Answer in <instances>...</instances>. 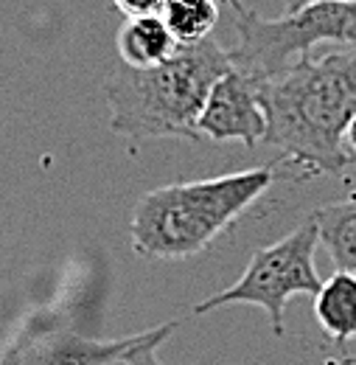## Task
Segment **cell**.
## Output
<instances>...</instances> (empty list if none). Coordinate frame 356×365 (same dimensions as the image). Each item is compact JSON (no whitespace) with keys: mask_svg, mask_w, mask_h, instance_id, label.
<instances>
[{"mask_svg":"<svg viewBox=\"0 0 356 365\" xmlns=\"http://www.w3.org/2000/svg\"><path fill=\"white\" fill-rule=\"evenodd\" d=\"M267 135L303 178L337 175L351 163L345 133L356 113V46L300 56L261 85Z\"/></svg>","mask_w":356,"mask_h":365,"instance_id":"obj_1","label":"cell"},{"mask_svg":"<svg viewBox=\"0 0 356 365\" xmlns=\"http://www.w3.org/2000/svg\"><path fill=\"white\" fill-rule=\"evenodd\" d=\"M275 180L272 166L146 191L130 217V245L140 259L182 262L205 253L241 220Z\"/></svg>","mask_w":356,"mask_h":365,"instance_id":"obj_2","label":"cell"},{"mask_svg":"<svg viewBox=\"0 0 356 365\" xmlns=\"http://www.w3.org/2000/svg\"><path fill=\"white\" fill-rule=\"evenodd\" d=\"M230 65V51L214 37L179 46L172 59L146 71L118 65L104 79L110 130L127 140H199L197 118Z\"/></svg>","mask_w":356,"mask_h":365,"instance_id":"obj_3","label":"cell"},{"mask_svg":"<svg viewBox=\"0 0 356 365\" xmlns=\"http://www.w3.org/2000/svg\"><path fill=\"white\" fill-rule=\"evenodd\" d=\"M239 43L230 51L233 68L267 82L320 43L356 46V3H314L300 11L264 20L244 3L233 6Z\"/></svg>","mask_w":356,"mask_h":365,"instance_id":"obj_4","label":"cell"},{"mask_svg":"<svg viewBox=\"0 0 356 365\" xmlns=\"http://www.w3.org/2000/svg\"><path fill=\"white\" fill-rule=\"evenodd\" d=\"M317 245H320V228L314 217H309L303 225H298L283 239L256 250L241 278L222 292L199 301L194 307V315H208L214 309L233 307V304L258 307L267 312L272 331L283 337L286 304L295 295H314L323 284V278L317 275V264H314Z\"/></svg>","mask_w":356,"mask_h":365,"instance_id":"obj_5","label":"cell"},{"mask_svg":"<svg viewBox=\"0 0 356 365\" xmlns=\"http://www.w3.org/2000/svg\"><path fill=\"white\" fill-rule=\"evenodd\" d=\"M261 79L233 68L211 88V96L197 118V135L214 143H244L258 146L267 135V113L261 98Z\"/></svg>","mask_w":356,"mask_h":365,"instance_id":"obj_6","label":"cell"},{"mask_svg":"<svg viewBox=\"0 0 356 365\" xmlns=\"http://www.w3.org/2000/svg\"><path fill=\"white\" fill-rule=\"evenodd\" d=\"M177 320H169L157 329L137 331L118 340H90L79 334H59L53 340L43 343L34 354L31 365H115L127 363L140 349H157L166 343L169 334H174Z\"/></svg>","mask_w":356,"mask_h":365,"instance_id":"obj_7","label":"cell"},{"mask_svg":"<svg viewBox=\"0 0 356 365\" xmlns=\"http://www.w3.org/2000/svg\"><path fill=\"white\" fill-rule=\"evenodd\" d=\"M115 48L121 56V65L135 68V71H146L155 65H163L166 59H172L177 53L179 43L174 34L169 31V26L163 23L160 14H149V17H130L124 20V26L118 29Z\"/></svg>","mask_w":356,"mask_h":365,"instance_id":"obj_8","label":"cell"},{"mask_svg":"<svg viewBox=\"0 0 356 365\" xmlns=\"http://www.w3.org/2000/svg\"><path fill=\"white\" fill-rule=\"evenodd\" d=\"M314 315L331 343L345 346L356 337V275L337 270L314 292Z\"/></svg>","mask_w":356,"mask_h":365,"instance_id":"obj_9","label":"cell"},{"mask_svg":"<svg viewBox=\"0 0 356 365\" xmlns=\"http://www.w3.org/2000/svg\"><path fill=\"white\" fill-rule=\"evenodd\" d=\"M312 217L320 228V242L328 247L337 270L356 275V194L342 202L317 208Z\"/></svg>","mask_w":356,"mask_h":365,"instance_id":"obj_10","label":"cell"},{"mask_svg":"<svg viewBox=\"0 0 356 365\" xmlns=\"http://www.w3.org/2000/svg\"><path fill=\"white\" fill-rule=\"evenodd\" d=\"M219 0H166L160 17L179 46H194L214 34L219 23Z\"/></svg>","mask_w":356,"mask_h":365,"instance_id":"obj_11","label":"cell"},{"mask_svg":"<svg viewBox=\"0 0 356 365\" xmlns=\"http://www.w3.org/2000/svg\"><path fill=\"white\" fill-rule=\"evenodd\" d=\"M112 6L124 14V20L130 17H149V14H163L166 0H112Z\"/></svg>","mask_w":356,"mask_h":365,"instance_id":"obj_12","label":"cell"},{"mask_svg":"<svg viewBox=\"0 0 356 365\" xmlns=\"http://www.w3.org/2000/svg\"><path fill=\"white\" fill-rule=\"evenodd\" d=\"M127 365H163V360L157 357V349H140L127 360Z\"/></svg>","mask_w":356,"mask_h":365,"instance_id":"obj_13","label":"cell"},{"mask_svg":"<svg viewBox=\"0 0 356 365\" xmlns=\"http://www.w3.org/2000/svg\"><path fill=\"white\" fill-rule=\"evenodd\" d=\"M314 3H356V0H283V9H286V14H292L306 6H314Z\"/></svg>","mask_w":356,"mask_h":365,"instance_id":"obj_14","label":"cell"},{"mask_svg":"<svg viewBox=\"0 0 356 365\" xmlns=\"http://www.w3.org/2000/svg\"><path fill=\"white\" fill-rule=\"evenodd\" d=\"M345 146H348V152H356V113L351 127H348V133H345Z\"/></svg>","mask_w":356,"mask_h":365,"instance_id":"obj_15","label":"cell"}]
</instances>
